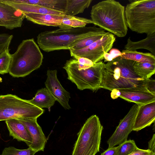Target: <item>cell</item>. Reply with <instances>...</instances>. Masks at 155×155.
<instances>
[{
	"label": "cell",
	"mask_w": 155,
	"mask_h": 155,
	"mask_svg": "<svg viewBox=\"0 0 155 155\" xmlns=\"http://www.w3.org/2000/svg\"><path fill=\"white\" fill-rule=\"evenodd\" d=\"M105 32L103 29L95 26L68 28H59L40 33L37 36V42L40 48L47 52L69 50L80 40Z\"/></svg>",
	"instance_id": "6da1fadb"
},
{
	"label": "cell",
	"mask_w": 155,
	"mask_h": 155,
	"mask_svg": "<svg viewBox=\"0 0 155 155\" xmlns=\"http://www.w3.org/2000/svg\"><path fill=\"white\" fill-rule=\"evenodd\" d=\"M91 17L93 24L119 37H123L128 30L125 7L119 2L107 0L93 6Z\"/></svg>",
	"instance_id": "7a4b0ae2"
},
{
	"label": "cell",
	"mask_w": 155,
	"mask_h": 155,
	"mask_svg": "<svg viewBox=\"0 0 155 155\" xmlns=\"http://www.w3.org/2000/svg\"><path fill=\"white\" fill-rule=\"evenodd\" d=\"M135 62L119 56L105 64L104 79L101 88L111 91L144 85V79L134 71L133 65Z\"/></svg>",
	"instance_id": "3957f363"
},
{
	"label": "cell",
	"mask_w": 155,
	"mask_h": 155,
	"mask_svg": "<svg viewBox=\"0 0 155 155\" xmlns=\"http://www.w3.org/2000/svg\"><path fill=\"white\" fill-rule=\"evenodd\" d=\"M8 73L15 78L24 77L39 68L43 56L33 38L23 40L11 54Z\"/></svg>",
	"instance_id": "277c9868"
},
{
	"label": "cell",
	"mask_w": 155,
	"mask_h": 155,
	"mask_svg": "<svg viewBox=\"0 0 155 155\" xmlns=\"http://www.w3.org/2000/svg\"><path fill=\"white\" fill-rule=\"evenodd\" d=\"M132 1L125 8L127 27L140 34L155 32V0Z\"/></svg>",
	"instance_id": "5b68a950"
},
{
	"label": "cell",
	"mask_w": 155,
	"mask_h": 155,
	"mask_svg": "<svg viewBox=\"0 0 155 155\" xmlns=\"http://www.w3.org/2000/svg\"><path fill=\"white\" fill-rule=\"evenodd\" d=\"M104 64L101 61L89 68L80 69L72 58L66 61L63 68L68 74V79L74 83L78 89H88L94 91L100 88L102 84Z\"/></svg>",
	"instance_id": "8992f818"
},
{
	"label": "cell",
	"mask_w": 155,
	"mask_h": 155,
	"mask_svg": "<svg viewBox=\"0 0 155 155\" xmlns=\"http://www.w3.org/2000/svg\"><path fill=\"white\" fill-rule=\"evenodd\" d=\"M103 129L97 116L89 117L77 134L71 155H95L100 151Z\"/></svg>",
	"instance_id": "52a82bcc"
},
{
	"label": "cell",
	"mask_w": 155,
	"mask_h": 155,
	"mask_svg": "<svg viewBox=\"0 0 155 155\" xmlns=\"http://www.w3.org/2000/svg\"><path fill=\"white\" fill-rule=\"evenodd\" d=\"M44 110L12 94L0 95V121L20 118H37Z\"/></svg>",
	"instance_id": "ba28073f"
},
{
	"label": "cell",
	"mask_w": 155,
	"mask_h": 155,
	"mask_svg": "<svg viewBox=\"0 0 155 155\" xmlns=\"http://www.w3.org/2000/svg\"><path fill=\"white\" fill-rule=\"evenodd\" d=\"M115 41L114 35L110 32L86 47L78 50H69L71 56L74 58H86L95 64L104 59V54L111 49Z\"/></svg>",
	"instance_id": "9c48e42d"
},
{
	"label": "cell",
	"mask_w": 155,
	"mask_h": 155,
	"mask_svg": "<svg viewBox=\"0 0 155 155\" xmlns=\"http://www.w3.org/2000/svg\"><path fill=\"white\" fill-rule=\"evenodd\" d=\"M138 109V106L134 104L126 115L120 120L115 131L107 141L108 147H114L127 140L129 134L133 130Z\"/></svg>",
	"instance_id": "30bf717a"
},
{
	"label": "cell",
	"mask_w": 155,
	"mask_h": 155,
	"mask_svg": "<svg viewBox=\"0 0 155 155\" xmlns=\"http://www.w3.org/2000/svg\"><path fill=\"white\" fill-rule=\"evenodd\" d=\"M112 96L114 99L118 97L138 106L155 101V95L150 92L144 85L130 88L114 89Z\"/></svg>",
	"instance_id": "8fae6325"
},
{
	"label": "cell",
	"mask_w": 155,
	"mask_h": 155,
	"mask_svg": "<svg viewBox=\"0 0 155 155\" xmlns=\"http://www.w3.org/2000/svg\"><path fill=\"white\" fill-rule=\"evenodd\" d=\"M56 70H48L45 85L46 88L53 97L65 109L71 108L68 103L70 93L63 87L57 77Z\"/></svg>",
	"instance_id": "7c38bea8"
},
{
	"label": "cell",
	"mask_w": 155,
	"mask_h": 155,
	"mask_svg": "<svg viewBox=\"0 0 155 155\" xmlns=\"http://www.w3.org/2000/svg\"><path fill=\"white\" fill-rule=\"evenodd\" d=\"M24 13L0 0V26L12 29L21 27Z\"/></svg>",
	"instance_id": "4fadbf2b"
},
{
	"label": "cell",
	"mask_w": 155,
	"mask_h": 155,
	"mask_svg": "<svg viewBox=\"0 0 155 155\" xmlns=\"http://www.w3.org/2000/svg\"><path fill=\"white\" fill-rule=\"evenodd\" d=\"M17 119L24 125L31 135L32 142L28 148L37 152L44 151L47 139L37 122V119L20 118Z\"/></svg>",
	"instance_id": "5bb4252c"
},
{
	"label": "cell",
	"mask_w": 155,
	"mask_h": 155,
	"mask_svg": "<svg viewBox=\"0 0 155 155\" xmlns=\"http://www.w3.org/2000/svg\"><path fill=\"white\" fill-rule=\"evenodd\" d=\"M133 130L138 131L155 122V101L139 105Z\"/></svg>",
	"instance_id": "9a60e30c"
},
{
	"label": "cell",
	"mask_w": 155,
	"mask_h": 155,
	"mask_svg": "<svg viewBox=\"0 0 155 155\" xmlns=\"http://www.w3.org/2000/svg\"><path fill=\"white\" fill-rule=\"evenodd\" d=\"M9 130V136L18 141L25 142L29 147L31 144L32 140L28 130L18 119H12L5 120Z\"/></svg>",
	"instance_id": "2e32d148"
},
{
	"label": "cell",
	"mask_w": 155,
	"mask_h": 155,
	"mask_svg": "<svg viewBox=\"0 0 155 155\" xmlns=\"http://www.w3.org/2000/svg\"><path fill=\"white\" fill-rule=\"evenodd\" d=\"M28 20L38 25L61 28L63 16L49 14L23 13Z\"/></svg>",
	"instance_id": "e0dca14e"
},
{
	"label": "cell",
	"mask_w": 155,
	"mask_h": 155,
	"mask_svg": "<svg viewBox=\"0 0 155 155\" xmlns=\"http://www.w3.org/2000/svg\"><path fill=\"white\" fill-rule=\"evenodd\" d=\"M23 13H31L41 14H49L61 16L64 15L63 12L46 8L36 4L15 3L10 2L8 0H1Z\"/></svg>",
	"instance_id": "ac0fdd59"
},
{
	"label": "cell",
	"mask_w": 155,
	"mask_h": 155,
	"mask_svg": "<svg viewBox=\"0 0 155 155\" xmlns=\"http://www.w3.org/2000/svg\"><path fill=\"white\" fill-rule=\"evenodd\" d=\"M124 48L130 51H136L140 49H146L155 56V32L147 35L145 38L137 41H132L129 38L127 44L124 46Z\"/></svg>",
	"instance_id": "d6986e66"
},
{
	"label": "cell",
	"mask_w": 155,
	"mask_h": 155,
	"mask_svg": "<svg viewBox=\"0 0 155 155\" xmlns=\"http://www.w3.org/2000/svg\"><path fill=\"white\" fill-rule=\"evenodd\" d=\"M28 101L39 108H46L50 110L51 107L54 105L56 101L46 88L38 90L35 97Z\"/></svg>",
	"instance_id": "ffe728a7"
},
{
	"label": "cell",
	"mask_w": 155,
	"mask_h": 155,
	"mask_svg": "<svg viewBox=\"0 0 155 155\" xmlns=\"http://www.w3.org/2000/svg\"><path fill=\"white\" fill-rule=\"evenodd\" d=\"M8 1L15 3L37 5L46 8L64 12L67 0H8Z\"/></svg>",
	"instance_id": "44dd1931"
},
{
	"label": "cell",
	"mask_w": 155,
	"mask_h": 155,
	"mask_svg": "<svg viewBox=\"0 0 155 155\" xmlns=\"http://www.w3.org/2000/svg\"><path fill=\"white\" fill-rule=\"evenodd\" d=\"M120 57L124 59L140 63H149L155 64V56L150 53H143L137 51L125 49L121 52Z\"/></svg>",
	"instance_id": "7402d4cb"
},
{
	"label": "cell",
	"mask_w": 155,
	"mask_h": 155,
	"mask_svg": "<svg viewBox=\"0 0 155 155\" xmlns=\"http://www.w3.org/2000/svg\"><path fill=\"white\" fill-rule=\"evenodd\" d=\"M92 0H67L64 15L74 16L83 13L90 5Z\"/></svg>",
	"instance_id": "603a6c76"
},
{
	"label": "cell",
	"mask_w": 155,
	"mask_h": 155,
	"mask_svg": "<svg viewBox=\"0 0 155 155\" xmlns=\"http://www.w3.org/2000/svg\"><path fill=\"white\" fill-rule=\"evenodd\" d=\"M90 24H93L91 19L75 16L65 15L63 16L61 26L60 28H82Z\"/></svg>",
	"instance_id": "cb8c5ba5"
},
{
	"label": "cell",
	"mask_w": 155,
	"mask_h": 155,
	"mask_svg": "<svg viewBox=\"0 0 155 155\" xmlns=\"http://www.w3.org/2000/svg\"><path fill=\"white\" fill-rule=\"evenodd\" d=\"M133 68L136 74L144 80L149 79L155 72V64L149 63L135 61Z\"/></svg>",
	"instance_id": "d4e9b609"
},
{
	"label": "cell",
	"mask_w": 155,
	"mask_h": 155,
	"mask_svg": "<svg viewBox=\"0 0 155 155\" xmlns=\"http://www.w3.org/2000/svg\"><path fill=\"white\" fill-rule=\"evenodd\" d=\"M109 32H104L89 36L81 39L73 45L70 49L78 50L86 47L108 34Z\"/></svg>",
	"instance_id": "484cf974"
},
{
	"label": "cell",
	"mask_w": 155,
	"mask_h": 155,
	"mask_svg": "<svg viewBox=\"0 0 155 155\" xmlns=\"http://www.w3.org/2000/svg\"><path fill=\"white\" fill-rule=\"evenodd\" d=\"M137 147L134 140H127L116 147L117 155H128Z\"/></svg>",
	"instance_id": "4316f807"
},
{
	"label": "cell",
	"mask_w": 155,
	"mask_h": 155,
	"mask_svg": "<svg viewBox=\"0 0 155 155\" xmlns=\"http://www.w3.org/2000/svg\"><path fill=\"white\" fill-rule=\"evenodd\" d=\"M12 58L9 49L5 50L0 56V74L8 73Z\"/></svg>",
	"instance_id": "83f0119b"
},
{
	"label": "cell",
	"mask_w": 155,
	"mask_h": 155,
	"mask_svg": "<svg viewBox=\"0 0 155 155\" xmlns=\"http://www.w3.org/2000/svg\"><path fill=\"white\" fill-rule=\"evenodd\" d=\"M37 152L28 148L27 149L20 150L13 147L5 148L0 155H34Z\"/></svg>",
	"instance_id": "f1b7e54d"
},
{
	"label": "cell",
	"mask_w": 155,
	"mask_h": 155,
	"mask_svg": "<svg viewBox=\"0 0 155 155\" xmlns=\"http://www.w3.org/2000/svg\"><path fill=\"white\" fill-rule=\"evenodd\" d=\"M13 38L12 35L6 33L0 34V56L9 49Z\"/></svg>",
	"instance_id": "f546056e"
},
{
	"label": "cell",
	"mask_w": 155,
	"mask_h": 155,
	"mask_svg": "<svg viewBox=\"0 0 155 155\" xmlns=\"http://www.w3.org/2000/svg\"><path fill=\"white\" fill-rule=\"evenodd\" d=\"M144 85L150 92L155 95V81L154 79H145Z\"/></svg>",
	"instance_id": "4dcf8cb0"
},
{
	"label": "cell",
	"mask_w": 155,
	"mask_h": 155,
	"mask_svg": "<svg viewBox=\"0 0 155 155\" xmlns=\"http://www.w3.org/2000/svg\"><path fill=\"white\" fill-rule=\"evenodd\" d=\"M128 155H155V153L148 149H142L137 147L132 153Z\"/></svg>",
	"instance_id": "1f68e13d"
},
{
	"label": "cell",
	"mask_w": 155,
	"mask_h": 155,
	"mask_svg": "<svg viewBox=\"0 0 155 155\" xmlns=\"http://www.w3.org/2000/svg\"><path fill=\"white\" fill-rule=\"evenodd\" d=\"M109 54L112 60L116 57L121 56V52L118 49L115 48L111 49Z\"/></svg>",
	"instance_id": "d6a6232c"
},
{
	"label": "cell",
	"mask_w": 155,
	"mask_h": 155,
	"mask_svg": "<svg viewBox=\"0 0 155 155\" xmlns=\"http://www.w3.org/2000/svg\"><path fill=\"white\" fill-rule=\"evenodd\" d=\"M101 155H117L116 147H108Z\"/></svg>",
	"instance_id": "836d02e7"
},
{
	"label": "cell",
	"mask_w": 155,
	"mask_h": 155,
	"mask_svg": "<svg viewBox=\"0 0 155 155\" xmlns=\"http://www.w3.org/2000/svg\"><path fill=\"white\" fill-rule=\"evenodd\" d=\"M155 134H154L151 139L148 142V149L155 153Z\"/></svg>",
	"instance_id": "e575fe53"
}]
</instances>
